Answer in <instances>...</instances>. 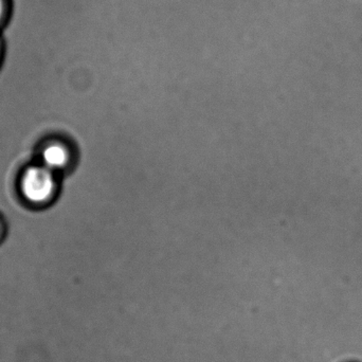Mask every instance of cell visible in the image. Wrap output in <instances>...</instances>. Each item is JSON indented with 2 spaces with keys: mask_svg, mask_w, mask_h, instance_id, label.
Instances as JSON below:
<instances>
[{
  "mask_svg": "<svg viewBox=\"0 0 362 362\" xmlns=\"http://www.w3.org/2000/svg\"><path fill=\"white\" fill-rule=\"evenodd\" d=\"M8 8H10L8 0H0V28L4 25V21L8 17Z\"/></svg>",
  "mask_w": 362,
  "mask_h": 362,
  "instance_id": "3",
  "label": "cell"
},
{
  "mask_svg": "<svg viewBox=\"0 0 362 362\" xmlns=\"http://www.w3.org/2000/svg\"><path fill=\"white\" fill-rule=\"evenodd\" d=\"M21 187L25 199L42 204L54 193V174L44 165L29 168L21 177Z\"/></svg>",
  "mask_w": 362,
  "mask_h": 362,
  "instance_id": "1",
  "label": "cell"
},
{
  "mask_svg": "<svg viewBox=\"0 0 362 362\" xmlns=\"http://www.w3.org/2000/svg\"><path fill=\"white\" fill-rule=\"evenodd\" d=\"M69 158V153L61 144H50L42 153V165L52 172L66 167Z\"/></svg>",
  "mask_w": 362,
  "mask_h": 362,
  "instance_id": "2",
  "label": "cell"
},
{
  "mask_svg": "<svg viewBox=\"0 0 362 362\" xmlns=\"http://www.w3.org/2000/svg\"><path fill=\"white\" fill-rule=\"evenodd\" d=\"M2 55V40L1 38H0V57H1Z\"/></svg>",
  "mask_w": 362,
  "mask_h": 362,
  "instance_id": "4",
  "label": "cell"
}]
</instances>
